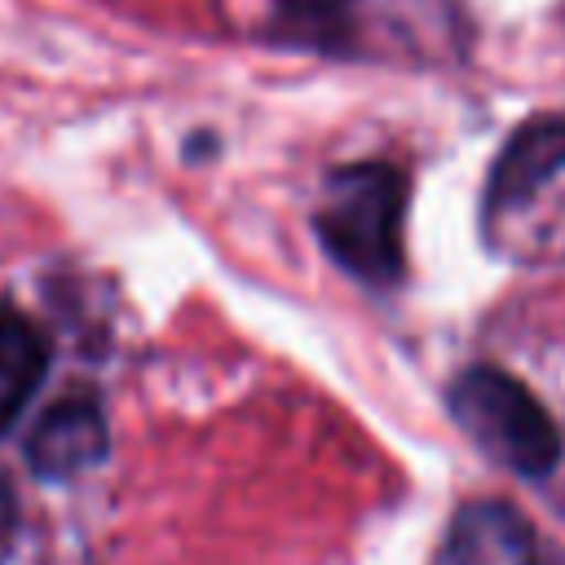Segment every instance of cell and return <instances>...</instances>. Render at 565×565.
Masks as SVG:
<instances>
[{
  "mask_svg": "<svg viewBox=\"0 0 565 565\" xmlns=\"http://www.w3.org/2000/svg\"><path fill=\"white\" fill-rule=\"evenodd\" d=\"M402 216H406L402 172L380 159H358L327 177L313 225L340 269L384 287V282H397L406 265Z\"/></svg>",
  "mask_w": 565,
  "mask_h": 565,
  "instance_id": "cell-1",
  "label": "cell"
},
{
  "mask_svg": "<svg viewBox=\"0 0 565 565\" xmlns=\"http://www.w3.org/2000/svg\"><path fill=\"white\" fill-rule=\"evenodd\" d=\"M455 424L486 450L494 463L512 468L525 481H543L561 463V428L547 406L508 371L499 366H468L450 393Z\"/></svg>",
  "mask_w": 565,
  "mask_h": 565,
  "instance_id": "cell-2",
  "label": "cell"
},
{
  "mask_svg": "<svg viewBox=\"0 0 565 565\" xmlns=\"http://www.w3.org/2000/svg\"><path fill=\"white\" fill-rule=\"evenodd\" d=\"M441 565H539L534 525L503 499L463 503L441 539Z\"/></svg>",
  "mask_w": 565,
  "mask_h": 565,
  "instance_id": "cell-3",
  "label": "cell"
},
{
  "mask_svg": "<svg viewBox=\"0 0 565 565\" xmlns=\"http://www.w3.org/2000/svg\"><path fill=\"white\" fill-rule=\"evenodd\" d=\"M102 450H106V419L102 406L84 393H71L53 411H44V419L26 437V463L44 481H66L84 472L88 463L102 459Z\"/></svg>",
  "mask_w": 565,
  "mask_h": 565,
  "instance_id": "cell-4",
  "label": "cell"
},
{
  "mask_svg": "<svg viewBox=\"0 0 565 565\" xmlns=\"http://www.w3.org/2000/svg\"><path fill=\"white\" fill-rule=\"evenodd\" d=\"M565 172V119L525 124L490 172V207H516Z\"/></svg>",
  "mask_w": 565,
  "mask_h": 565,
  "instance_id": "cell-5",
  "label": "cell"
},
{
  "mask_svg": "<svg viewBox=\"0 0 565 565\" xmlns=\"http://www.w3.org/2000/svg\"><path fill=\"white\" fill-rule=\"evenodd\" d=\"M44 366L49 344L40 327L18 309H0V428H9L22 415V406L44 380Z\"/></svg>",
  "mask_w": 565,
  "mask_h": 565,
  "instance_id": "cell-6",
  "label": "cell"
},
{
  "mask_svg": "<svg viewBox=\"0 0 565 565\" xmlns=\"http://www.w3.org/2000/svg\"><path fill=\"white\" fill-rule=\"evenodd\" d=\"M13 534H18V499H13V486L0 477V561L13 547Z\"/></svg>",
  "mask_w": 565,
  "mask_h": 565,
  "instance_id": "cell-7",
  "label": "cell"
},
{
  "mask_svg": "<svg viewBox=\"0 0 565 565\" xmlns=\"http://www.w3.org/2000/svg\"><path fill=\"white\" fill-rule=\"evenodd\" d=\"M287 4H291V9H313L318 0H287Z\"/></svg>",
  "mask_w": 565,
  "mask_h": 565,
  "instance_id": "cell-8",
  "label": "cell"
}]
</instances>
